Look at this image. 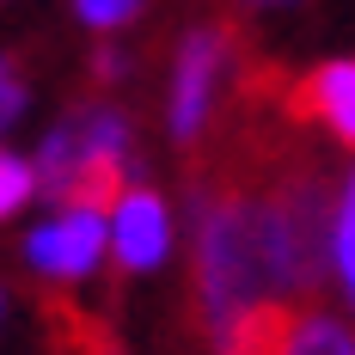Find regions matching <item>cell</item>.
Wrapping results in <instances>:
<instances>
[{"label":"cell","mask_w":355,"mask_h":355,"mask_svg":"<svg viewBox=\"0 0 355 355\" xmlns=\"http://www.w3.org/2000/svg\"><path fill=\"white\" fill-rule=\"evenodd\" d=\"M37 190H43L37 159H19V153H6V147H0V220H6V214H19Z\"/></svg>","instance_id":"ba28073f"},{"label":"cell","mask_w":355,"mask_h":355,"mask_svg":"<svg viewBox=\"0 0 355 355\" xmlns=\"http://www.w3.org/2000/svg\"><path fill=\"white\" fill-rule=\"evenodd\" d=\"M220 62H227V37L220 31H190L178 43L172 62V98H166V129L172 141H196L214 110V86H220Z\"/></svg>","instance_id":"277c9868"},{"label":"cell","mask_w":355,"mask_h":355,"mask_svg":"<svg viewBox=\"0 0 355 355\" xmlns=\"http://www.w3.org/2000/svg\"><path fill=\"white\" fill-rule=\"evenodd\" d=\"M343 202H349V209H355V172H349V190H343Z\"/></svg>","instance_id":"4fadbf2b"},{"label":"cell","mask_w":355,"mask_h":355,"mask_svg":"<svg viewBox=\"0 0 355 355\" xmlns=\"http://www.w3.org/2000/svg\"><path fill=\"white\" fill-rule=\"evenodd\" d=\"M19 116H25V80H19V68L0 55V135H6Z\"/></svg>","instance_id":"8fae6325"},{"label":"cell","mask_w":355,"mask_h":355,"mask_svg":"<svg viewBox=\"0 0 355 355\" xmlns=\"http://www.w3.org/2000/svg\"><path fill=\"white\" fill-rule=\"evenodd\" d=\"M282 355H355V331L331 313H294Z\"/></svg>","instance_id":"52a82bcc"},{"label":"cell","mask_w":355,"mask_h":355,"mask_svg":"<svg viewBox=\"0 0 355 355\" xmlns=\"http://www.w3.org/2000/svg\"><path fill=\"white\" fill-rule=\"evenodd\" d=\"M245 6H294V0H245Z\"/></svg>","instance_id":"7c38bea8"},{"label":"cell","mask_w":355,"mask_h":355,"mask_svg":"<svg viewBox=\"0 0 355 355\" xmlns=\"http://www.w3.org/2000/svg\"><path fill=\"white\" fill-rule=\"evenodd\" d=\"M196 270H202V313L214 337H227L245 313L282 300L257 196H227V190L196 196Z\"/></svg>","instance_id":"6da1fadb"},{"label":"cell","mask_w":355,"mask_h":355,"mask_svg":"<svg viewBox=\"0 0 355 355\" xmlns=\"http://www.w3.org/2000/svg\"><path fill=\"white\" fill-rule=\"evenodd\" d=\"M105 245H110V214L92 209V202H62L25 239V263L43 282H86L98 270Z\"/></svg>","instance_id":"3957f363"},{"label":"cell","mask_w":355,"mask_h":355,"mask_svg":"<svg viewBox=\"0 0 355 355\" xmlns=\"http://www.w3.org/2000/svg\"><path fill=\"white\" fill-rule=\"evenodd\" d=\"M110 251H116L123 270H153L172 251V214L147 184H129L110 202Z\"/></svg>","instance_id":"5b68a950"},{"label":"cell","mask_w":355,"mask_h":355,"mask_svg":"<svg viewBox=\"0 0 355 355\" xmlns=\"http://www.w3.org/2000/svg\"><path fill=\"white\" fill-rule=\"evenodd\" d=\"M294 105L319 116L343 147H355V62H324L306 73V86L294 92Z\"/></svg>","instance_id":"8992f818"},{"label":"cell","mask_w":355,"mask_h":355,"mask_svg":"<svg viewBox=\"0 0 355 355\" xmlns=\"http://www.w3.org/2000/svg\"><path fill=\"white\" fill-rule=\"evenodd\" d=\"M73 12H80V25H92V31H116V25H129V19L141 12V0H73Z\"/></svg>","instance_id":"30bf717a"},{"label":"cell","mask_w":355,"mask_h":355,"mask_svg":"<svg viewBox=\"0 0 355 355\" xmlns=\"http://www.w3.org/2000/svg\"><path fill=\"white\" fill-rule=\"evenodd\" d=\"M331 263H337V288L355 306V209L349 202H337V214H331Z\"/></svg>","instance_id":"9c48e42d"},{"label":"cell","mask_w":355,"mask_h":355,"mask_svg":"<svg viewBox=\"0 0 355 355\" xmlns=\"http://www.w3.org/2000/svg\"><path fill=\"white\" fill-rule=\"evenodd\" d=\"M123 159H129V123L116 110L92 105L68 116L62 129H49L37 147V178L55 202H92L110 209L129 184H123Z\"/></svg>","instance_id":"7a4b0ae2"}]
</instances>
